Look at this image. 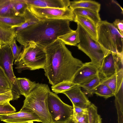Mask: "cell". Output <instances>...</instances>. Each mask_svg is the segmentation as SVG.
I'll return each instance as SVG.
<instances>
[{
  "label": "cell",
  "instance_id": "1",
  "mask_svg": "<svg viewBox=\"0 0 123 123\" xmlns=\"http://www.w3.org/2000/svg\"><path fill=\"white\" fill-rule=\"evenodd\" d=\"M45 49L46 62L44 70L49 83L53 86L63 81L72 82L84 63L74 57L65 44L59 39Z\"/></svg>",
  "mask_w": 123,
  "mask_h": 123
},
{
  "label": "cell",
  "instance_id": "2",
  "mask_svg": "<svg viewBox=\"0 0 123 123\" xmlns=\"http://www.w3.org/2000/svg\"><path fill=\"white\" fill-rule=\"evenodd\" d=\"M67 19L40 20L36 24L16 33V40L23 47L34 43L45 49L62 36L74 30Z\"/></svg>",
  "mask_w": 123,
  "mask_h": 123
},
{
  "label": "cell",
  "instance_id": "3",
  "mask_svg": "<svg viewBox=\"0 0 123 123\" xmlns=\"http://www.w3.org/2000/svg\"><path fill=\"white\" fill-rule=\"evenodd\" d=\"M50 91L47 84L37 83L36 87L25 97L22 108L33 111L40 118L42 123H52L47 104L48 95Z\"/></svg>",
  "mask_w": 123,
  "mask_h": 123
},
{
  "label": "cell",
  "instance_id": "4",
  "mask_svg": "<svg viewBox=\"0 0 123 123\" xmlns=\"http://www.w3.org/2000/svg\"><path fill=\"white\" fill-rule=\"evenodd\" d=\"M45 49L33 43L24 47L18 58L15 60V68L19 73L25 70L44 69L46 63Z\"/></svg>",
  "mask_w": 123,
  "mask_h": 123
},
{
  "label": "cell",
  "instance_id": "5",
  "mask_svg": "<svg viewBox=\"0 0 123 123\" xmlns=\"http://www.w3.org/2000/svg\"><path fill=\"white\" fill-rule=\"evenodd\" d=\"M97 41L108 51L123 53V36L113 23L101 21L97 25Z\"/></svg>",
  "mask_w": 123,
  "mask_h": 123
},
{
  "label": "cell",
  "instance_id": "6",
  "mask_svg": "<svg viewBox=\"0 0 123 123\" xmlns=\"http://www.w3.org/2000/svg\"><path fill=\"white\" fill-rule=\"evenodd\" d=\"M77 29L79 33L80 42L77 45L91 60V62L98 68L103 59L109 51L103 48L79 24Z\"/></svg>",
  "mask_w": 123,
  "mask_h": 123
},
{
  "label": "cell",
  "instance_id": "7",
  "mask_svg": "<svg viewBox=\"0 0 123 123\" xmlns=\"http://www.w3.org/2000/svg\"><path fill=\"white\" fill-rule=\"evenodd\" d=\"M47 104L52 122H66L73 116V107L64 103L56 94L51 91L48 95Z\"/></svg>",
  "mask_w": 123,
  "mask_h": 123
},
{
  "label": "cell",
  "instance_id": "8",
  "mask_svg": "<svg viewBox=\"0 0 123 123\" xmlns=\"http://www.w3.org/2000/svg\"><path fill=\"white\" fill-rule=\"evenodd\" d=\"M14 60L10 44L1 45L0 47V67L3 70L11 83L13 100L18 99L21 95L12 69Z\"/></svg>",
  "mask_w": 123,
  "mask_h": 123
},
{
  "label": "cell",
  "instance_id": "9",
  "mask_svg": "<svg viewBox=\"0 0 123 123\" xmlns=\"http://www.w3.org/2000/svg\"><path fill=\"white\" fill-rule=\"evenodd\" d=\"M28 8L39 20L67 19L73 21L75 16L69 7L65 9L42 8L29 6Z\"/></svg>",
  "mask_w": 123,
  "mask_h": 123
},
{
  "label": "cell",
  "instance_id": "10",
  "mask_svg": "<svg viewBox=\"0 0 123 123\" xmlns=\"http://www.w3.org/2000/svg\"><path fill=\"white\" fill-rule=\"evenodd\" d=\"M123 54L109 51L98 69V75L101 81L109 77L123 68Z\"/></svg>",
  "mask_w": 123,
  "mask_h": 123
},
{
  "label": "cell",
  "instance_id": "11",
  "mask_svg": "<svg viewBox=\"0 0 123 123\" xmlns=\"http://www.w3.org/2000/svg\"><path fill=\"white\" fill-rule=\"evenodd\" d=\"M0 120L6 123L41 122L40 118L33 111L28 109L22 108L18 112L0 115Z\"/></svg>",
  "mask_w": 123,
  "mask_h": 123
},
{
  "label": "cell",
  "instance_id": "12",
  "mask_svg": "<svg viewBox=\"0 0 123 123\" xmlns=\"http://www.w3.org/2000/svg\"><path fill=\"white\" fill-rule=\"evenodd\" d=\"M98 68L91 62L84 63L76 73L72 82L80 86L98 75Z\"/></svg>",
  "mask_w": 123,
  "mask_h": 123
},
{
  "label": "cell",
  "instance_id": "13",
  "mask_svg": "<svg viewBox=\"0 0 123 123\" xmlns=\"http://www.w3.org/2000/svg\"><path fill=\"white\" fill-rule=\"evenodd\" d=\"M81 88L80 86H78L62 93L69 98L73 106L87 108L91 103Z\"/></svg>",
  "mask_w": 123,
  "mask_h": 123
},
{
  "label": "cell",
  "instance_id": "14",
  "mask_svg": "<svg viewBox=\"0 0 123 123\" xmlns=\"http://www.w3.org/2000/svg\"><path fill=\"white\" fill-rule=\"evenodd\" d=\"M29 6L42 8L65 9L68 7L69 0H24Z\"/></svg>",
  "mask_w": 123,
  "mask_h": 123
},
{
  "label": "cell",
  "instance_id": "15",
  "mask_svg": "<svg viewBox=\"0 0 123 123\" xmlns=\"http://www.w3.org/2000/svg\"><path fill=\"white\" fill-rule=\"evenodd\" d=\"M100 83L108 86L112 91L115 96L123 84V68L109 77L101 80Z\"/></svg>",
  "mask_w": 123,
  "mask_h": 123
},
{
  "label": "cell",
  "instance_id": "16",
  "mask_svg": "<svg viewBox=\"0 0 123 123\" xmlns=\"http://www.w3.org/2000/svg\"><path fill=\"white\" fill-rule=\"evenodd\" d=\"M73 21L80 24L95 40L97 41V26L91 20L81 16H75Z\"/></svg>",
  "mask_w": 123,
  "mask_h": 123
},
{
  "label": "cell",
  "instance_id": "17",
  "mask_svg": "<svg viewBox=\"0 0 123 123\" xmlns=\"http://www.w3.org/2000/svg\"><path fill=\"white\" fill-rule=\"evenodd\" d=\"M26 20L24 15H0V24L10 28L19 26Z\"/></svg>",
  "mask_w": 123,
  "mask_h": 123
},
{
  "label": "cell",
  "instance_id": "18",
  "mask_svg": "<svg viewBox=\"0 0 123 123\" xmlns=\"http://www.w3.org/2000/svg\"><path fill=\"white\" fill-rule=\"evenodd\" d=\"M101 5L98 3L92 0H76L70 2L69 7L73 10L77 8L90 9L99 12Z\"/></svg>",
  "mask_w": 123,
  "mask_h": 123
},
{
  "label": "cell",
  "instance_id": "19",
  "mask_svg": "<svg viewBox=\"0 0 123 123\" xmlns=\"http://www.w3.org/2000/svg\"><path fill=\"white\" fill-rule=\"evenodd\" d=\"M17 84L21 95L26 97L36 87L37 83L25 78H16Z\"/></svg>",
  "mask_w": 123,
  "mask_h": 123
},
{
  "label": "cell",
  "instance_id": "20",
  "mask_svg": "<svg viewBox=\"0 0 123 123\" xmlns=\"http://www.w3.org/2000/svg\"><path fill=\"white\" fill-rule=\"evenodd\" d=\"M75 16H81L92 21L97 26L101 21L98 12L93 10L83 8H77L73 10Z\"/></svg>",
  "mask_w": 123,
  "mask_h": 123
},
{
  "label": "cell",
  "instance_id": "21",
  "mask_svg": "<svg viewBox=\"0 0 123 123\" xmlns=\"http://www.w3.org/2000/svg\"><path fill=\"white\" fill-rule=\"evenodd\" d=\"M26 19V21L21 25L12 28L15 34L35 24L40 20L28 8L24 15Z\"/></svg>",
  "mask_w": 123,
  "mask_h": 123
},
{
  "label": "cell",
  "instance_id": "22",
  "mask_svg": "<svg viewBox=\"0 0 123 123\" xmlns=\"http://www.w3.org/2000/svg\"><path fill=\"white\" fill-rule=\"evenodd\" d=\"M15 35L12 28L0 24V42L2 45L10 44L15 38Z\"/></svg>",
  "mask_w": 123,
  "mask_h": 123
},
{
  "label": "cell",
  "instance_id": "23",
  "mask_svg": "<svg viewBox=\"0 0 123 123\" xmlns=\"http://www.w3.org/2000/svg\"><path fill=\"white\" fill-rule=\"evenodd\" d=\"M65 44L76 46L80 42L79 33L77 29L72 32L58 37Z\"/></svg>",
  "mask_w": 123,
  "mask_h": 123
},
{
  "label": "cell",
  "instance_id": "24",
  "mask_svg": "<svg viewBox=\"0 0 123 123\" xmlns=\"http://www.w3.org/2000/svg\"><path fill=\"white\" fill-rule=\"evenodd\" d=\"M100 81L101 80L98 75L80 86L83 89L85 94L91 96L94 94L95 89L100 84Z\"/></svg>",
  "mask_w": 123,
  "mask_h": 123
},
{
  "label": "cell",
  "instance_id": "25",
  "mask_svg": "<svg viewBox=\"0 0 123 123\" xmlns=\"http://www.w3.org/2000/svg\"><path fill=\"white\" fill-rule=\"evenodd\" d=\"M0 15L17 16L13 8L11 0H0Z\"/></svg>",
  "mask_w": 123,
  "mask_h": 123
},
{
  "label": "cell",
  "instance_id": "26",
  "mask_svg": "<svg viewBox=\"0 0 123 123\" xmlns=\"http://www.w3.org/2000/svg\"><path fill=\"white\" fill-rule=\"evenodd\" d=\"M79 86L69 81H63L51 86L52 91L55 93L58 94L68 91Z\"/></svg>",
  "mask_w": 123,
  "mask_h": 123
},
{
  "label": "cell",
  "instance_id": "27",
  "mask_svg": "<svg viewBox=\"0 0 123 123\" xmlns=\"http://www.w3.org/2000/svg\"><path fill=\"white\" fill-rule=\"evenodd\" d=\"M94 94L105 99L115 96L112 91L108 86L100 83L95 89Z\"/></svg>",
  "mask_w": 123,
  "mask_h": 123
},
{
  "label": "cell",
  "instance_id": "28",
  "mask_svg": "<svg viewBox=\"0 0 123 123\" xmlns=\"http://www.w3.org/2000/svg\"><path fill=\"white\" fill-rule=\"evenodd\" d=\"M87 109L88 123H101L100 117L97 113V107L91 104Z\"/></svg>",
  "mask_w": 123,
  "mask_h": 123
},
{
  "label": "cell",
  "instance_id": "29",
  "mask_svg": "<svg viewBox=\"0 0 123 123\" xmlns=\"http://www.w3.org/2000/svg\"><path fill=\"white\" fill-rule=\"evenodd\" d=\"M14 9L17 15H23L26 9L29 7L28 5L24 0H11Z\"/></svg>",
  "mask_w": 123,
  "mask_h": 123
},
{
  "label": "cell",
  "instance_id": "30",
  "mask_svg": "<svg viewBox=\"0 0 123 123\" xmlns=\"http://www.w3.org/2000/svg\"><path fill=\"white\" fill-rule=\"evenodd\" d=\"M0 87L11 90V83L3 70L0 67Z\"/></svg>",
  "mask_w": 123,
  "mask_h": 123
},
{
  "label": "cell",
  "instance_id": "31",
  "mask_svg": "<svg viewBox=\"0 0 123 123\" xmlns=\"http://www.w3.org/2000/svg\"><path fill=\"white\" fill-rule=\"evenodd\" d=\"M15 108L9 102L0 105V116L15 112Z\"/></svg>",
  "mask_w": 123,
  "mask_h": 123
},
{
  "label": "cell",
  "instance_id": "32",
  "mask_svg": "<svg viewBox=\"0 0 123 123\" xmlns=\"http://www.w3.org/2000/svg\"><path fill=\"white\" fill-rule=\"evenodd\" d=\"M10 45L15 60L18 58L20 54L22 51V48L23 46H19L17 45L15 38H14Z\"/></svg>",
  "mask_w": 123,
  "mask_h": 123
},
{
  "label": "cell",
  "instance_id": "33",
  "mask_svg": "<svg viewBox=\"0 0 123 123\" xmlns=\"http://www.w3.org/2000/svg\"><path fill=\"white\" fill-rule=\"evenodd\" d=\"M13 96L11 90L6 92L0 93V103H6L13 100Z\"/></svg>",
  "mask_w": 123,
  "mask_h": 123
},
{
  "label": "cell",
  "instance_id": "34",
  "mask_svg": "<svg viewBox=\"0 0 123 123\" xmlns=\"http://www.w3.org/2000/svg\"><path fill=\"white\" fill-rule=\"evenodd\" d=\"M74 110V115L80 116L87 114V108H84L79 107L73 106Z\"/></svg>",
  "mask_w": 123,
  "mask_h": 123
},
{
  "label": "cell",
  "instance_id": "35",
  "mask_svg": "<svg viewBox=\"0 0 123 123\" xmlns=\"http://www.w3.org/2000/svg\"><path fill=\"white\" fill-rule=\"evenodd\" d=\"M118 30L119 32L123 36V20L116 19L113 23Z\"/></svg>",
  "mask_w": 123,
  "mask_h": 123
},
{
  "label": "cell",
  "instance_id": "36",
  "mask_svg": "<svg viewBox=\"0 0 123 123\" xmlns=\"http://www.w3.org/2000/svg\"><path fill=\"white\" fill-rule=\"evenodd\" d=\"M73 117L79 123H88L87 114L80 116L74 114Z\"/></svg>",
  "mask_w": 123,
  "mask_h": 123
},
{
  "label": "cell",
  "instance_id": "37",
  "mask_svg": "<svg viewBox=\"0 0 123 123\" xmlns=\"http://www.w3.org/2000/svg\"><path fill=\"white\" fill-rule=\"evenodd\" d=\"M10 90H11L10 89H5L0 87V93H4Z\"/></svg>",
  "mask_w": 123,
  "mask_h": 123
},
{
  "label": "cell",
  "instance_id": "38",
  "mask_svg": "<svg viewBox=\"0 0 123 123\" xmlns=\"http://www.w3.org/2000/svg\"><path fill=\"white\" fill-rule=\"evenodd\" d=\"M73 118H74V122L75 123H79L77 121L74 117H73Z\"/></svg>",
  "mask_w": 123,
  "mask_h": 123
},
{
  "label": "cell",
  "instance_id": "39",
  "mask_svg": "<svg viewBox=\"0 0 123 123\" xmlns=\"http://www.w3.org/2000/svg\"><path fill=\"white\" fill-rule=\"evenodd\" d=\"M50 123H67L66 122H52Z\"/></svg>",
  "mask_w": 123,
  "mask_h": 123
},
{
  "label": "cell",
  "instance_id": "40",
  "mask_svg": "<svg viewBox=\"0 0 123 123\" xmlns=\"http://www.w3.org/2000/svg\"><path fill=\"white\" fill-rule=\"evenodd\" d=\"M1 45H2V44L1 42H0V47Z\"/></svg>",
  "mask_w": 123,
  "mask_h": 123
},
{
  "label": "cell",
  "instance_id": "41",
  "mask_svg": "<svg viewBox=\"0 0 123 123\" xmlns=\"http://www.w3.org/2000/svg\"><path fill=\"white\" fill-rule=\"evenodd\" d=\"M2 103H0V105H1L2 104Z\"/></svg>",
  "mask_w": 123,
  "mask_h": 123
}]
</instances>
